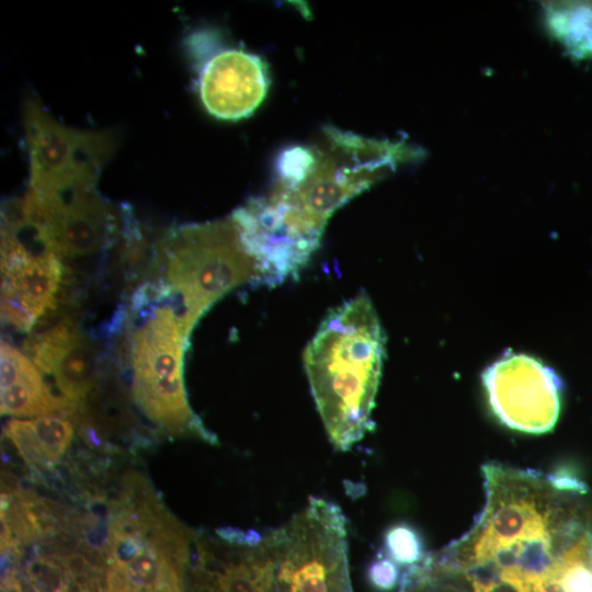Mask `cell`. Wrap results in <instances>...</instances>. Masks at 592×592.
Listing matches in <instances>:
<instances>
[{
	"instance_id": "cell-1",
	"label": "cell",
	"mask_w": 592,
	"mask_h": 592,
	"mask_svg": "<svg viewBox=\"0 0 592 592\" xmlns=\"http://www.w3.org/2000/svg\"><path fill=\"white\" fill-rule=\"evenodd\" d=\"M385 335L367 294L335 307L304 351V368L330 442L348 451L373 428Z\"/></svg>"
},
{
	"instance_id": "cell-2",
	"label": "cell",
	"mask_w": 592,
	"mask_h": 592,
	"mask_svg": "<svg viewBox=\"0 0 592 592\" xmlns=\"http://www.w3.org/2000/svg\"><path fill=\"white\" fill-rule=\"evenodd\" d=\"M151 287L136 292L133 305L142 321L132 329L129 362L132 395L148 420L174 437H195L211 444L218 439L193 413L184 380L189 337L174 304Z\"/></svg>"
},
{
	"instance_id": "cell-3",
	"label": "cell",
	"mask_w": 592,
	"mask_h": 592,
	"mask_svg": "<svg viewBox=\"0 0 592 592\" xmlns=\"http://www.w3.org/2000/svg\"><path fill=\"white\" fill-rule=\"evenodd\" d=\"M163 278L153 286L172 298L188 337L210 307L246 283H258V269L230 218L182 225L158 247Z\"/></svg>"
},
{
	"instance_id": "cell-4",
	"label": "cell",
	"mask_w": 592,
	"mask_h": 592,
	"mask_svg": "<svg viewBox=\"0 0 592 592\" xmlns=\"http://www.w3.org/2000/svg\"><path fill=\"white\" fill-rule=\"evenodd\" d=\"M310 146H293L279 157L273 195L324 233L328 221L368 189L386 164L385 146L361 136L326 128Z\"/></svg>"
},
{
	"instance_id": "cell-5",
	"label": "cell",
	"mask_w": 592,
	"mask_h": 592,
	"mask_svg": "<svg viewBox=\"0 0 592 592\" xmlns=\"http://www.w3.org/2000/svg\"><path fill=\"white\" fill-rule=\"evenodd\" d=\"M133 482L109 528V592H182L181 575L196 537L143 485Z\"/></svg>"
},
{
	"instance_id": "cell-6",
	"label": "cell",
	"mask_w": 592,
	"mask_h": 592,
	"mask_svg": "<svg viewBox=\"0 0 592 592\" xmlns=\"http://www.w3.org/2000/svg\"><path fill=\"white\" fill-rule=\"evenodd\" d=\"M30 156V189L47 197H67L96 189L102 168L117 150L111 131L68 128L36 100L24 108Z\"/></svg>"
},
{
	"instance_id": "cell-7",
	"label": "cell",
	"mask_w": 592,
	"mask_h": 592,
	"mask_svg": "<svg viewBox=\"0 0 592 592\" xmlns=\"http://www.w3.org/2000/svg\"><path fill=\"white\" fill-rule=\"evenodd\" d=\"M13 218L32 239L61 258L100 252L119 232V218L97 189L67 197H47L29 190L17 201Z\"/></svg>"
},
{
	"instance_id": "cell-8",
	"label": "cell",
	"mask_w": 592,
	"mask_h": 592,
	"mask_svg": "<svg viewBox=\"0 0 592 592\" xmlns=\"http://www.w3.org/2000/svg\"><path fill=\"white\" fill-rule=\"evenodd\" d=\"M496 417L514 430L542 435L561 413V380L553 370L528 356H507L483 374Z\"/></svg>"
},
{
	"instance_id": "cell-9",
	"label": "cell",
	"mask_w": 592,
	"mask_h": 592,
	"mask_svg": "<svg viewBox=\"0 0 592 592\" xmlns=\"http://www.w3.org/2000/svg\"><path fill=\"white\" fill-rule=\"evenodd\" d=\"M65 268L62 258L45 248L31 250L13 231L2 234V320L30 332L53 310Z\"/></svg>"
},
{
	"instance_id": "cell-10",
	"label": "cell",
	"mask_w": 592,
	"mask_h": 592,
	"mask_svg": "<svg viewBox=\"0 0 592 592\" xmlns=\"http://www.w3.org/2000/svg\"><path fill=\"white\" fill-rule=\"evenodd\" d=\"M269 88L268 67L259 56L238 49L222 50L204 63L199 95L216 119L238 121L253 115Z\"/></svg>"
},
{
	"instance_id": "cell-11",
	"label": "cell",
	"mask_w": 592,
	"mask_h": 592,
	"mask_svg": "<svg viewBox=\"0 0 592 592\" xmlns=\"http://www.w3.org/2000/svg\"><path fill=\"white\" fill-rule=\"evenodd\" d=\"M27 355L43 375H51L75 411L83 409L93 391L98 355L93 341L66 318L27 340Z\"/></svg>"
},
{
	"instance_id": "cell-12",
	"label": "cell",
	"mask_w": 592,
	"mask_h": 592,
	"mask_svg": "<svg viewBox=\"0 0 592 592\" xmlns=\"http://www.w3.org/2000/svg\"><path fill=\"white\" fill-rule=\"evenodd\" d=\"M505 588L506 592H592V527L534 550Z\"/></svg>"
},
{
	"instance_id": "cell-13",
	"label": "cell",
	"mask_w": 592,
	"mask_h": 592,
	"mask_svg": "<svg viewBox=\"0 0 592 592\" xmlns=\"http://www.w3.org/2000/svg\"><path fill=\"white\" fill-rule=\"evenodd\" d=\"M0 407L3 416L37 418L75 413V408L51 385L30 358L2 341L0 348Z\"/></svg>"
},
{
	"instance_id": "cell-14",
	"label": "cell",
	"mask_w": 592,
	"mask_h": 592,
	"mask_svg": "<svg viewBox=\"0 0 592 592\" xmlns=\"http://www.w3.org/2000/svg\"><path fill=\"white\" fill-rule=\"evenodd\" d=\"M4 434L30 469L47 473L61 463L70 449L75 427L62 416L14 418L6 424Z\"/></svg>"
},
{
	"instance_id": "cell-15",
	"label": "cell",
	"mask_w": 592,
	"mask_h": 592,
	"mask_svg": "<svg viewBox=\"0 0 592 592\" xmlns=\"http://www.w3.org/2000/svg\"><path fill=\"white\" fill-rule=\"evenodd\" d=\"M383 553L395 564L406 569V574L423 563L427 556L419 534L406 525L393 526L387 530Z\"/></svg>"
},
{
	"instance_id": "cell-16",
	"label": "cell",
	"mask_w": 592,
	"mask_h": 592,
	"mask_svg": "<svg viewBox=\"0 0 592 592\" xmlns=\"http://www.w3.org/2000/svg\"><path fill=\"white\" fill-rule=\"evenodd\" d=\"M401 569L389 556L381 552L368 566L366 572L367 583L377 592H392L396 589L397 592H400L405 577Z\"/></svg>"
}]
</instances>
